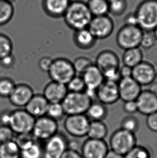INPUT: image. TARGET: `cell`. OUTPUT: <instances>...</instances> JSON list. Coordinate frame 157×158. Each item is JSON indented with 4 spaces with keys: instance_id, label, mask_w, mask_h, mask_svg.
<instances>
[{
    "instance_id": "cell-1",
    "label": "cell",
    "mask_w": 157,
    "mask_h": 158,
    "mask_svg": "<svg viewBox=\"0 0 157 158\" xmlns=\"http://www.w3.org/2000/svg\"><path fill=\"white\" fill-rule=\"evenodd\" d=\"M93 17L86 2L74 0L70 2L62 17L69 28L77 31L88 28Z\"/></svg>"
},
{
    "instance_id": "cell-2",
    "label": "cell",
    "mask_w": 157,
    "mask_h": 158,
    "mask_svg": "<svg viewBox=\"0 0 157 158\" xmlns=\"http://www.w3.org/2000/svg\"><path fill=\"white\" fill-rule=\"evenodd\" d=\"M119 64L117 54L106 50L98 54L95 65L102 72L104 80L118 83L121 78L119 73Z\"/></svg>"
},
{
    "instance_id": "cell-3",
    "label": "cell",
    "mask_w": 157,
    "mask_h": 158,
    "mask_svg": "<svg viewBox=\"0 0 157 158\" xmlns=\"http://www.w3.org/2000/svg\"><path fill=\"white\" fill-rule=\"evenodd\" d=\"M138 26L144 32H153L157 27V0H143L135 11Z\"/></svg>"
},
{
    "instance_id": "cell-4",
    "label": "cell",
    "mask_w": 157,
    "mask_h": 158,
    "mask_svg": "<svg viewBox=\"0 0 157 158\" xmlns=\"http://www.w3.org/2000/svg\"><path fill=\"white\" fill-rule=\"evenodd\" d=\"M47 73L52 81L65 85L76 75L72 62L62 57L53 60Z\"/></svg>"
},
{
    "instance_id": "cell-5",
    "label": "cell",
    "mask_w": 157,
    "mask_h": 158,
    "mask_svg": "<svg viewBox=\"0 0 157 158\" xmlns=\"http://www.w3.org/2000/svg\"><path fill=\"white\" fill-rule=\"evenodd\" d=\"M92 102L84 92H68L62 104L66 115L85 114Z\"/></svg>"
},
{
    "instance_id": "cell-6",
    "label": "cell",
    "mask_w": 157,
    "mask_h": 158,
    "mask_svg": "<svg viewBox=\"0 0 157 158\" xmlns=\"http://www.w3.org/2000/svg\"><path fill=\"white\" fill-rule=\"evenodd\" d=\"M136 135L122 128L115 131L109 140L111 150L124 156L127 152L137 145Z\"/></svg>"
},
{
    "instance_id": "cell-7",
    "label": "cell",
    "mask_w": 157,
    "mask_h": 158,
    "mask_svg": "<svg viewBox=\"0 0 157 158\" xmlns=\"http://www.w3.org/2000/svg\"><path fill=\"white\" fill-rule=\"evenodd\" d=\"M143 33L138 26L124 25L117 32L116 43L124 50L139 47Z\"/></svg>"
},
{
    "instance_id": "cell-8",
    "label": "cell",
    "mask_w": 157,
    "mask_h": 158,
    "mask_svg": "<svg viewBox=\"0 0 157 158\" xmlns=\"http://www.w3.org/2000/svg\"><path fill=\"white\" fill-rule=\"evenodd\" d=\"M36 118L25 109H18L11 111L9 126L17 135L32 133Z\"/></svg>"
},
{
    "instance_id": "cell-9",
    "label": "cell",
    "mask_w": 157,
    "mask_h": 158,
    "mask_svg": "<svg viewBox=\"0 0 157 158\" xmlns=\"http://www.w3.org/2000/svg\"><path fill=\"white\" fill-rule=\"evenodd\" d=\"M90 123L86 114L67 115L65 119L64 127L70 136L81 138L87 136Z\"/></svg>"
},
{
    "instance_id": "cell-10",
    "label": "cell",
    "mask_w": 157,
    "mask_h": 158,
    "mask_svg": "<svg viewBox=\"0 0 157 158\" xmlns=\"http://www.w3.org/2000/svg\"><path fill=\"white\" fill-rule=\"evenodd\" d=\"M57 121L44 115L36 119L32 135L38 141H46L58 132Z\"/></svg>"
},
{
    "instance_id": "cell-11",
    "label": "cell",
    "mask_w": 157,
    "mask_h": 158,
    "mask_svg": "<svg viewBox=\"0 0 157 158\" xmlns=\"http://www.w3.org/2000/svg\"><path fill=\"white\" fill-rule=\"evenodd\" d=\"M69 140L65 135L58 132L45 141L43 145V158H61L68 149Z\"/></svg>"
},
{
    "instance_id": "cell-12",
    "label": "cell",
    "mask_w": 157,
    "mask_h": 158,
    "mask_svg": "<svg viewBox=\"0 0 157 158\" xmlns=\"http://www.w3.org/2000/svg\"><path fill=\"white\" fill-rule=\"evenodd\" d=\"M114 27L113 19L106 15L93 17L87 28L96 40H103L113 33Z\"/></svg>"
},
{
    "instance_id": "cell-13",
    "label": "cell",
    "mask_w": 157,
    "mask_h": 158,
    "mask_svg": "<svg viewBox=\"0 0 157 158\" xmlns=\"http://www.w3.org/2000/svg\"><path fill=\"white\" fill-rule=\"evenodd\" d=\"M109 150L104 140L88 138L83 143L80 153L83 158H104Z\"/></svg>"
},
{
    "instance_id": "cell-14",
    "label": "cell",
    "mask_w": 157,
    "mask_h": 158,
    "mask_svg": "<svg viewBox=\"0 0 157 158\" xmlns=\"http://www.w3.org/2000/svg\"><path fill=\"white\" fill-rule=\"evenodd\" d=\"M132 77L141 86L149 85L157 78V71L152 64L142 61L132 68Z\"/></svg>"
},
{
    "instance_id": "cell-15",
    "label": "cell",
    "mask_w": 157,
    "mask_h": 158,
    "mask_svg": "<svg viewBox=\"0 0 157 158\" xmlns=\"http://www.w3.org/2000/svg\"><path fill=\"white\" fill-rule=\"evenodd\" d=\"M119 99L124 102L136 101L142 92V86L132 78H121L118 82Z\"/></svg>"
},
{
    "instance_id": "cell-16",
    "label": "cell",
    "mask_w": 157,
    "mask_h": 158,
    "mask_svg": "<svg viewBox=\"0 0 157 158\" xmlns=\"http://www.w3.org/2000/svg\"><path fill=\"white\" fill-rule=\"evenodd\" d=\"M96 98L104 105H111L119 99L118 83L106 81L98 88Z\"/></svg>"
},
{
    "instance_id": "cell-17",
    "label": "cell",
    "mask_w": 157,
    "mask_h": 158,
    "mask_svg": "<svg viewBox=\"0 0 157 158\" xmlns=\"http://www.w3.org/2000/svg\"><path fill=\"white\" fill-rule=\"evenodd\" d=\"M32 88L26 84H16L9 99L12 105L18 108L25 107L34 95Z\"/></svg>"
},
{
    "instance_id": "cell-18",
    "label": "cell",
    "mask_w": 157,
    "mask_h": 158,
    "mask_svg": "<svg viewBox=\"0 0 157 158\" xmlns=\"http://www.w3.org/2000/svg\"><path fill=\"white\" fill-rule=\"evenodd\" d=\"M138 112L149 115L157 112V94L151 90H142L136 100Z\"/></svg>"
},
{
    "instance_id": "cell-19",
    "label": "cell",
    "mask_w": 157,
    "mask_h": 158,
    "mask_svg": "<svg viewBox=\"0 0 157 158\" xmlns=\"http://www.w3.org/2000/svg\"><path fill=\"white\" fill-rule=\"evenodd\" d=\"M67 93L66 85L51 81L45 86L42 95L49 103H62Z\"/></svg>"
},
{
    "instance_id": "cell-20",
    "label": "cell",
    "mask_w": 157,
    "mask_h": 158,
    "mask_svg": "<svg viewBox=\"0 0 157 158\" xmlns=\"http://www.w3.org/2000/svg\"><path fill=\"white\" fill-rule=\"evenodd\" d=\"M72 0H42L43 9L53 18L63 17Z\"/></svg>"
},
{
    "instance_id": "cell-21",
    "label": "cell",
    "mask_w": 157,
    "mask_h": 158,
    "mask_svg": "<svg viewBox=\"0 0 157 158\" xmlns=\"http://www.w3.org/2000/svg\"><path fill=\"white\" fill-rule=\"evenodd\" d=\"M49 105L42 94H34L26 105L25 110L36 119L46 115Z\"/></svg>"
},
{
    "instance_id": "cell-22",
    "label": "cell",
    "mask_w": 157,
    "mask_h": 158,
    "mask_svg": "<svg viewBox=\"0 0 157 158\" xmlns=\"http://www.w3.org/2000/svg\"><path fill=\"white\" fill-rule=\"evenodd\" d=\"M86 88L97 90L104 81L102 72L95 64H93L81 74Z\"/></svg>"
},
{
    "instance_id": "cell-23",
    "label": "cell",
    "mask_w": 157,
    "mask_h": 158,
    "mask_svg": "<svg viewBox=\"0 0 157 158\" xmlns=\"http://www.w3.org/2000/svg\"><path fill=\"white\" fill-rule=\"evenodd\" d=\"M96 40L88 28L75 31L74 41L77 47L80 49H91L95 45Z\"/></svg>"
},
{
    "instance_id": "cell-24",
    "label": "cell",
    "mask_w": 157,
    "mask_h": 158,
    "mask_svg": "<svg viewBox=\"0 0 157 158\" xmlns=\"http://www.w3.org/2000/svg\"><path fill=\"white\" fill-rule=\"evenodd\" d=\"M108 132V127L102 120H92L89 124L87 136L91 139L104 140Z\"/></svg>"
},
{
    "instance_id": "cell-25",
    "label": "cell",
    "mask_w": 157,
    "mask_h": 158,
    "mask_svg": "<svg viewBox=\"0 0 157 158\" xmlns=\"http://www.w3.org/2000/svg\"><path fill=\"white\" fill-rule=\"evenodd\" d=\"M21 158H43V146L34 140L21 148Z\"/></svg>"
},
{
    "instance_id": "cell-26",
    "label": "cell",
    "mask_w": 157,
    "mask_h": 158,
    "mask_svg": "<svg viewBox=\"0 0 157 158\" xmlns=\"http://www.w3.org/2000/svg\"><path fill=\"white\" fill-rule=\"evenodd\" d=\"M142 51L139 47L126 50L123 55L124 65L133 68L143 61Z\"/></svg>"
},
{
    "instance_id": "cell-27",
    "label": "cell",
    "mask_w": 157,
    "mask_h": 158,
    "mask_svg": "<svg viewBox=\"0 0 157 158\" xmlns=\"http://www.w3.org/2000/svg\"><path fill=\"white\" fill-rule=\"evenodd\" d=\"M91 121L102 120L106 117L107 110L105 105L99 102H92L85 114Z\"/></svg>"
},
{
    "instance_id": "cell-28",
    "label": "cell",
    "mask_w": 157,
    "mask_h": 158,
    "mask_svg": "<svg viewBox=\"0 0 157 158\" xmlns=\"http://www.w3.org/2000/svg\"><path fill=\"white\" fill-rule=\"evenodd\" d=\"M0 158H21V149L14 140L0 143Z\"/></svg>"
},
{
    "instance_id": "cell-29",
    "label": "cell",
    "mask_w": 157,
    "mask_h": 158,
    "mask_svg": "<svg viewBox=\"0 0 157 158\" xmlns=\"http://www.w3.org/2000/svg\"><path fill=\"white\" fill-rule=\"evenodd\" d=\"M109 3L107 0H88L87 6L93 17L108 15Z\"/></svg>"
},
{
    "instance_id": "cell-30",
    "label": "cell",
    "mask_w": 157,
    "mask_h": 158,
    "mask_svg": "<svg viewBox=\"0 0 157 158\" xmlns=\"http://www.w3.org/2000/svg\"><path fill=\"white\" fill-rule=\"evenodd\" d=\"M15 8L12 2L0 0V26L9 23L13 19Z\"/></svg>"
},
{
    "instance_id": "cell-31",
    "label": "cell",
    "mask_w": 157,
    "mask_h": 158,
    "mask_svg": "<svg viewBox=\"0 0 157 158\" xmlns=\"http://www.w3.org/2000/svg\"><path fill=\"white\" fill-rule=\"evenodd\" d=\"M65 115L62 103H49L46 115L58 122L62 120Z\"/></svg>"
},
{
    "instance_id": "cell-32",
    "label": "cell",
    "mask_w": 157,
    "mask_h": 158,
    "mask_svg": "<svg viewBox=\"0 0 157 158\" xmlns=\"http://www.w3.org/2000/svg\"><path fill=\"white\" fill-rule=\"evenodd\" d=\"M127 0H113L109 3V13L115 16L123 15L127 9Z\"/></svg>"
},
{
    "instance_id": "cell-33",
    "label": "cell",
    "mask_w": 157,
    "mask_h": 158,
    "mask_svg": "<svg viewBox=\"0 0 157 158\" xmlns=\"http://www.w3.org/2000/svg\"><path fill=\"white\" fill-rule=\"evenodd\" d=\"M124 158H152L149 148L142 145L135 146L124 156Z\"/></svg>"
},
{
    "instance_id": "cell-34",
    "label": "cell",
    "mask_w": 157,
    "mask_h": 158,
    "mask_svg": "<svg viewBox=\"0 0 157 158\" xmlns=\"http://www.w3.org/2000/svg\"><path fill=\"white\" fill-rule=\"evenodd\" d=\"M13 43L9 37L0 33V59L13 52Z\"/></svg>"
},
{
    "instance_id": "cell-35",
    "label": "cell",
    "mask_w": 157,
    "mask_h": 158,
    "mask_svg": "<svg viewBox=\"0 0 157 158\" xmlns=\"http://www.w3.org/2000/svg\"><path fill=\"white\" fill-rule=\"evenodd\" d=\"M14 81L10 78H0V97L9 98L15 88Z\"/></svg>"
},
{
    "instance_id": "cell-36",
    "label": "cell",
    "mask_w": 157,
    "mask_h": 158,
    "mask_svg": "<svg viewBox=\"0 0 157 158\" xmlns=\"http://www.w3.org/2000/svg\"><path fill=\"white\" fill-rule=\"evenodd\" d=\"M68 92H83L86 85L81 76L75 75L66 85Z\"/></svg>"
},
{
    "instance_id": "cell-37",
    "label": "cell",
    "mask_w": 157,
    "mask_h": 158,
    "mask_svg": "<svg viewBox=\"0 0 157 158\" xmlns=\"http://www.w3.org/2000/svg\"><path fill=\"white\" fill-rule=\"evenodd\" d=\"M121 128L130 132L136 133L138 131L139 124L138 119L134 116H127L121 122Z\"/></svg>"
},
{
    "instance_id": "cell-38",
    "label": "cell",
    "mask_w": 157,
    "mask_h": 158,
    "mask_svg": "<svg viewBox=\"0 0 157 158\" xmlns=\"http://www.w3.org/2000/svg\"><path fill=\"white\" fill-rule=\"evenodd\" d=\"M75 73L82 74L87 69L93 64L91 60L85 56H79L72 62Z\"/></svg>"
},
{
    "instance_id": "cell-39",
    "label": "cell",
    "mask_w": 157,
    "mask_h": 158,
    "mask_svg": "<svg viewBox=\"0 0 157 158\" xmlns=\"http://www.w3.org/2000/svg\"><path fill=\"white\" fill-rule=\"evenodd\" d=\"M15 133L9 126L0 125V143L14 140Z\"/></svg>"
},
{
    "instance_id": "cell-40",
    "label": "cell",
    "mask_w": 157,
    "mask_h": 158,
    "mask_svg": "<svg viewBox=\"0 0 157 158\" xmlns=\"http://www.w3.org/2000/svg\"><path fill=\"white\" fill-rule=\"evenodd\" d=\"M156 41L153 32H144L140 46L145 49H149L155 45Z\"/></svg>"
},
{
    "instance_id": "cell-41",
    "label": "cell",
    "mask_w": 157,
    "mask_h": 158,
    "mask_svg": "<svg viewBox=\"0 0 157 158\" xmlns=\"http://www.w3.org/2000/svg\"><path fill=\"white\" fill-rule=\"evenodd\" d=\"M146 123L150 130L157 133V112L147 116Z\"/></svg>"
},
{
    "instance_id": "cell-42",
    "label": "cell",
    "mask_w": 157,
    "mask_h": 158,
    "mask_svg": "<svg viewBox=\"0 0 157 158\" xmlns=\"http://www.w3.org/2000/svg\"><path fill=\"white\" fill-rule=\"evenodd\" d=\"M52 61L53 60L49 56L42 57L38 61L39 68L43 72L48 73Z\"/></svg>"
},
{
    "instance_id": "cell-43",
    "label": "cell",
    "mask_w": 157,
    "mask_h": 158,
    "mask_svg": "<svg viewBox=\"0 0 157 158\" xmlns=\"http://www.w3.org/2000/svg\"><path fill=\"white\" fill-rule=\"evenodd\" d=\"M15 63V58L13 53L0 59V65L4 68H10L14 65Z\"/></svg>"
},
{
    "instance_id": "cell-44",
    "label": "cell",
    "mask_w": 157,
    "mask_h": 158,
    "mask_svg": "<svg viewBox=\"0 0 157 158\" xmlns=\"http://www.w3.org/2000/svg\"><path fill=\"white\" fill-rule=\"evenodd\" d=\"M123 109L126 113L134 114L138 112V107L136 101L125 102L123 105Z\"/></svg>"
},
{
    "instance_id": "cell-45",
    "label": "cell",
    "mask_w": 157,
    "mask_h": 158,
    "mask_svg": "<svg viewBox=\"0 0 157 158\" xmlns=\"http://www.w3.org/2000/svg\"><path fill=\"white\" fill-rule=\"evenodd\" d=\"M11 111H3L0 113V125L9 126L10 121Z\"/></svg>"
},
{
    "instance_id": "cell-46",
    "label": "cell",
    "mask_w": 157,
    "mask_h": 158,
    "mask_svg": "<svg viewBox=\"0 0 157 158\" xmlns=\"http://www.w3.org/2000/svg\"><path fill=\"white\" fill-rule=\"evenodd\" d=\"M124 25L138 26V22L135 13L128 14L124 19Z\"/></svg>"
},
{
    "instance_id": "cell-47",
    "label": "cell",
    "mask_w": 157,
    "mask_h": 158,
    "mask_svg": "<svg viewBox=\"0 0 157 158\" xmlns=\"http://www.w3.org/2000/svg\"><path fill=\"white\" fill-rule=\"evenodd\" d=\"M132 68L125 65L120 67L119 69V73L121 78L132 77Z\"/></svg>"
},
{
    "instance_id": "cell-48",
    "label": "cell",
    "mask_w": 157,
    "mask_h": 158,
    "mask_svg": "<svg viewBox=\"0 0 157 158\" xmlns=\"http://www.w3.org/2000/svg\"><path fill=\"white\" fill-rule=\"evenodd\" d=\"M61 158H83L80 153L78 150L68 148Z\"/></svg>"
},
{
    "instance_id": "cell-49",
    "label": "cell",
    "mask_w": 157,
    "mask_h": 158,
    "mask_svg": "<svg viewBox=\"0 0 157 158\" xmlns=\"http://www.w3.org/2000/svg\"><path fill=\"white\" fill-rule=\"evenodd\" d=\"M96 92L97 90L95 89L86 88L83 92L89 99H91V101H93L94 99L96 98Z\"/></svg>"
},
{
    "instance_id": "cell-50",
    "label": "cell",
    "mask_w": 157,
    "mask_h": 158,
    "mask_svg": "<svg viewBox=\"0 0 157 158\" xmlns=\"http://www.w3.org/2000/svg\"><path fill=\"white\" fill-rule=\"evenodd\" d=\"M104 158H124V157L121 154L109 150Z\"/></svg>"
},
{
    "instance_id": "cell-51",
    "label": "cell",
    "mask_w": 157,
    "mask_h": 158,
    "mask_svg": "<svg viewBox=\"0 0 157 158\" xmlns=\"http://www.w3.org/2000/svg\"><path fill=\"white\" fill-rule=\"evenodd\" d=\"M153 33L154 35H155V40L157 41V27L155 28V30L153 31Z\"/></svg>"
},
{
    "instance_id": "cell-52",
    "label": "cell",
    "mask_w": 157,
    "mask_h": 158,
    "mask_svg": "<svg viewBox=\"0 0 157 158\" xmlns=\"http://www.w3.org/2000/svg\"><path fill=\"white\" fill-rule=\"evenodd\" d=\"M4 1H9V2H12V3H13V1H14L15 0H4Z\"/></svg>"
},
{
    "instance_id": "cell-53",
    "label": "cell",
    "mask_w": 157,
    "mask_h": 158,
    "mask_svg": "<svg viewBox=\"0 0 157 158\" xmlns=\"http://www.w3.org/2000/svg\"><path fill=\"white\" fill-rule=\"evenodd\" d=\"M107 1H108L109 2H111V1H113V0H107Z\"/></svg>"
},
{
    "instance_id": "cell-54",
    "label": "cell",
    "mask_w": 157,
    "mask_h": 158,
    "mask_svg": "<svg viewBox=\"0 0 157 158\" xmlns=\"http://www.w3.org/2000/svg\"></svg>"
}]
</instances>
